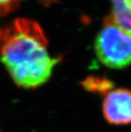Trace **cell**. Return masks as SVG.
Here are the masks:
<instances>
[{"mask_svg":"<svg viewBox=\"0 0 131 132\" xmlns=\"http://www.w3.org/2000/svg\"><path fill=\"white\" fill-rule=\"evenodd\" d=\"M47 46L42 28L32 20L19 18L0 29V63L18 86L35 89L49 80L60 59L51 56Z\"/></svg>","mask_w":131,"mask_h":132,"instance_id":"cell-1","label":"cell"},{"mask_svg":"<svg viewBox=\"0 0 131 132\" xmlns=\"http://www.w3.org/2000/svg\"><path fill=\"white\" fill-rule=\"evenodd\" d=\"M99 61L111 69H123L131 64V35L107 17L94 44Z\"/></svg>","mask_w":131,"mask_h":132,"instance_id":"cell-2","label":"cell"},{"mask_svg":"<svg viewBox=\"0 0 131 132\" xmlns=\"http://www.w3.org/2000/svg\"><path fill=\"white\" fill-rule=\"evenodd\" d=\"M102 109L105 119L110 124L131 123V91L122 88L110 90L106 93Z\"/></svg>","mask_w":131,"mask_h":132,"instance_id":"cell-3","label":"cell"},{"mask_svg":"<svg viewBox=\"0 0 131 132\" xmlns=\"http://www.w3.org/2000/svg\"><path fill=\"white\" fill-rule=\"evenodd\" d=\"M111 17L118 26L131 35V0H111Z\"/></svg>","mask_w":131,"mask_h":132,"instance_id":"cell-4","label":"cell"},{"mask_svg":"<svg viewBox=\"0 0 131 132\" xmlns=\"http://www.w3.org/2000/svg\"><path fill=\"white\" fill-rule=\"evenodd\" d=\"M20 0H0V15L8 14L17 7Z\"/></svg>","mask_w":131,"mask_h":132,"instance_id":"cell-5","label":"cell"},{"mask_svg":"<svg viewBox=\"0 0 131 132\" xmlns=\"http://www.w3.org/2000/svg\"><path fill=\"white\" fill-rule=\"evenodd\" d=\"M0 132H1V130H0Z\"/></svg>","mask_w":131,"mask_h":132,"instance_id":"cell-6","label":"cell"}]
</instances>
